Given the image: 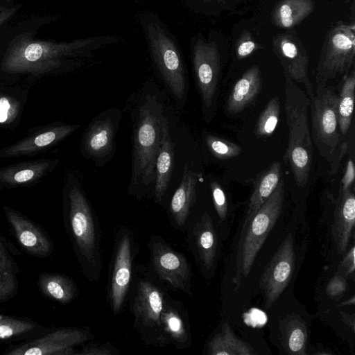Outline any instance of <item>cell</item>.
<instances>
[{"mask_svg":"<svg viewBox=\"0 0 355 355\" xmlns=\"http://www.w3.org/2000/svg\"><path fill=\"white\" fill-rule=\"evenodd\" d=\"M282 174L279 162H273L257 179L250 197L243 223L248 221L277 187Z\"/></svg>","mask_w":355,"mask_h":355,"instance_id":"cell-29","label":"cell"},{"mask_svg":"<svg viewBox=\"0 0 355 355\" xmlns=\"http://www.w3.org/2000/svg\"><path fill=\"white\" fill-rule=\"evenodd\" d=\"M205 143L211 153L220 159H227L236 157L242 152L239 146L214 135H207Z\"/></svg>","mask_w":355,"mask_h":355,"instance_id":"cell-36","label":"cell"},{"mask_svg":"<svg viewBox=\"0 0 355 355\" xmlns=\"http://www.w3.org/2000/svg\"><path fill=\"white\" fill-rule=\"evenodd\" d=\"M260 49V46L252 36V34L244 31L239 37L236 43V55L239 60L244 59Z\"/></svg>","mask_w":355,"mask_h":355,"instance_id":"cell-37","label":"cell"},{"mask_svg":"<svg viewBox=\"0 0 355 355\" xmlns=\"http://www.w3.org/2000/svg\"><path fill=\"white\" fill-rule=\"evenodd\" d=\"M120 352L110 342L102 343H89L85 345L80 351H77V355H119Z\"/></svg>","mask_w":355,"mask_h":355,"instance_id":"cell-38","label":"cell"},{"mask_svg":"<svg viewBox=\"0 0 355 355\" xmlns=\"http://www.w3.org/2000/svg\"><path fill=\"white\" fill-rule=\"evenodd\" d=\"M262 78L259 68L252 66L236 82L229 95L226 110L231 114L242 112L261 90Z\"/></svg>","mask_w":355,"mask_h":355,"instance_id":"cell-26","label":"cell"},{"mask_svg":"<svg viewBox=\"0 0 355 355\" xmlns=\"http://www.w3.org/2000/svg\"><path fill=\"white\" fill-rule=\"evenodd\" d=\"M284 73V110L288 128V142L284 159L290 166L295 183L308 182L313 155L309 125L310 98L302 89Z\"/></svg>","mask_w":355,"mask_h":355,"instance_id":"cell-5","label":"cell"},{"mask_svg":"<svg viewBox=\"0 0 355 355\" xmlns=\"http://www.w3.org/2000/svg\"><path fill=\"white\" fill-rule=\"evenodd\" d=\"M197 182V174L186 163L180 184L173 193L168 207V218L175 230H184L187 227L191 209L196 202Z\"/></svg>","mask_w":355,"mask_h":355,"instance_id":"cell-21","label":"cell"},{"mask_svg":"<svg viewBox=\"0 0 355 355\" xmlns=\"http://www.w3.org/2000/svg\"><path fill=\"white\" fill-rule=\"evenodd\" d=\"M187 242L189 250L207 284L214 277L221 251L222 238L215 222L204 211L191 224L187 225Z\"/></svg>","mask_w":355,"mask_h":355,"instance_id":"cell-13","label":"cell"},{"mask_svg":"<svg viewBox=\"0 0 355 355\" xmlns=\"http://www.w3.org/2000/svg\"><path fill=\"white\" fill-rule=\"evenodd\" d=\"M18 266L5 239L0 237V304L17 292L19 288Z\"/></svg>","mask_w":355,"mask_h":355,"instance_id":"cell-31","label":"cell"},{"mask_svg":"<svg viewBox=\"0 0 355 355\" xmlns=\"http://www.w3.org/2000/svg\"><path fill=\"white\" fill-rule=\"evenodd\" d=\"M273 51L279 59L284 73L293 80L302 84L309 98L314 89L309 78V55L294 28L275 35L272 39Z\"/></svg>","mask_w":355,"mask_h":355,"instance_id":"cell-16","label":"cell"},{"mask_svg":"<svg viewBox=\"0 0 355 355\" xmlns=\"http://www.w3.org/2000/svg\"><path fill=\"white\" fill-rule=\"evenodd\" d=\"M191 55L196 83L201 97L205 120L212 114L220 67L218 44L198 33L190 40Z\"/></svg>","mask_w":355,"mask_h":355,"instance_id":"cell-11","label":"cell"},{"mask_svg":"<svg viewBox=\"0 0 355 355\" xmlns=\"http://www.w3.org/2000/svg\"><path fill=\"white\" fill-rule=\"evenodd\" d=\"M78 127L79 125L62 124L40 130L0 150V157L33 154L63 140Z\"/></svg>","mask_w":355,"mask_h":355,"instance_id":"cell-22","label":"cell"},{"mask_svg":"<svg viewBox=\"0 0 355 355\" xmlns=\"http://www.w3.org/2000/svg\"><path fill=\"white\" fill-rule=\"evenodd\" d=\"M120 116L117 109L107 110L94 119L85 131L82 152L96 164L104 163L113 154Z\"/></svg>","mask_w":355,"mask_h":355,"instance_id":"cell-17","label":"cell"},{"mask_svg":"<svg viewBox=\"0 0 355 355\" xmlns=\"http://www.w3.org/2000/svg\"><path fill=\"white\" fill-rule=\"evenodd\" d=\"M152 62L173 95L184 100L187 78L180 46L172 32L155 13L142 12L139 15Z\"/></svg>","mask_w":355,"mask_h":355,"instance_id":"cell-6","label":"cell"},{"mask_svg":"<svg viewBox=\"0 0 355 355\" xmlns=\"http://www.w3.org/2000/svg\"><path fill=\"white\" fill-rule=\"evenodd\" d=\"M354 169V155L353 152H352L351 155L348 157L345 173L341 180L340 192H345L354 187L353 184L355 177Z\"/></svg>","mask_w":355,"mask_h":355,"instance_id":"cell-41","label":"cell"},{"mask_svg":"<svg viewBox=\"0 0 355 355\" xmlns=\"http://www.w3.org/2000/svg\"><path fill=\"white\" fill-rule=\"evenodd\" d=\"M214 207L217 216L216 223L222 240H225L230 232L232 220L230 219L229 202L227 196L219 183L210 184Z\"/></svg>","mask_w":355,"mask_h":355,"instance_id":"cell-34","label":"cell"},{"mask_svg":"<svg viewBox=\"0 0 355 355\" xmlns=\"http://www.w3.org/2000/svg\"><path fill=\"white\" fill-rule=\"evenodd\" d=\"M314 7V0H279L272 9V23L286 30L294 28L313 12Z\"/></svg>","mask_w":355,"mask_h":355,"instance_id":"cell-30","label":"cell"},{"mask_svg":"<svg viewBox=\"0 0 355 355\" xmlns=\"http://www.w3.org/2000/svg\"><path fill=\"white\" fill-rule=\"evenodd\" d=\"M132 135V173L129 193L139 199L151 189L160 144L164 107L155 94H147L139 103Z\"/></svg>","mask_w":355,"mask_h":355,"instance_id":"cell-2","label":"cell"},{"mask_svg":"<svg viewBox=\"0 0 355 355\" xmlns=\"http://www.w3.org/2000/svg\"><path fill=\"white\" fill-rule=\"evenodd\" d=\"M284 199V181L277 187L256 214L241 225L233 261L232 282L237 290L248 277L255 258L281 214Z\"/></svg>","mask_w":355,"mask_h":355,"instance_id":"cell-7","label":"cell"},{"mask_svg":"<svg viewBox=\"0 0 355 355\" xmlns=\"http://www.w3.org/2000/svg\"><path fill=\"white\" fill-rule=\"evenodd\" d=\"M6 12H3L2 15L0 16V24L2 22L4 19H6V17L8 16L7 14L5 15Z\"/></svg>","mask_w":355,"mask_h":355,"instance_id":"cell-44","label":"cell"},{"mask_svg":"<svg viewBox=\"0 0 355 355\" xmlns=\"http://www.w3.org/2000/svg\"><path fill=\"white\" fill-rule=\"evenodd\" d=\"M150 252L147 265L168 288L194 297L191 263L185 255L174 249L162 236L153 234L148 242Z\"/></svg>","mask_w":355,"mask_h":355,"instance_id":"cell-10","label":"cell"},{"mask_svg":"<svg viewBox=\"0 0 355 355\" xmlns=\"http://www.w3.org/2000/svg\"><path fill=\"white\" fill-rule=\"evenodd\" d=\"M120 39L101 35L77 39L69 42L20 41L9 51L2 69L10 73H42L61 66L69 58L90 57L101 49L114 45Z\"/></svg>","mask_w":355,"mask_h":355,"instance_id":"cell-1","label":"cell"},{"mask_svg":"<svg viewBox=\"0 0 355 355\" xmlns=\"http://www.w3.org/2000/svg\"><path fill=\"white\" fill-rule=\"evenodd\" d=\"M94 332L89 328L67 327L55 328L39 337L10 347L6 355H77L75 347L93 340Z\"/></svg>","mask_w":355,"mask_h":355,"instance_id":"cell-14","label":"cell"},{"mask_svg":"<svg viewBox=\"0 0 355 355\" xmlns=\"http://www.w3.org/2000/svg\"><path fill=\"white\" fill-rule=\"evenodd\" d=\"M43 329L31 319L0 314V340L28 338Z\"/></svg>","mask_w":355,"mask_h":355,"instance_id":"cell-33","label":"cell"},{"mask_svg":"<svg viewBox=\"0 0 355 355\" xmlns=\"http://www.w3.org/2000/svg\"><path fill=\"white\" fill-rule=\"evenodd\" d=\"M168 290L166 285L148 266H135L127 304L133 317L132 327L147 347L169 345L161 325V315Z\"/></svg>","mask_w":355,"mask_h":355,"instance_id":"cell-4","label":"cell"},{"mask_svg":"<svg viewBox=\"0 0 355 355\" xmlns=\"http://www.w3.org/2000/svg\"><path fill=\"white\" fill-rule=\"evenodd\" d=\"M37 286L44 296L61 304L71 303L80 293L76 282L71 277L60 273H40Z\"/></svg>","mask_w":355,"mask_h":355,"instance_id":"cell-28","label":"cell"},{"mask_svg":"<svg viewBox=\"0 0 355 355\" xmlns=\"http://www.w3.org/2000/svg\"><path fill=\"white\" fill-rule=\"evenodd\" d=\"M295 261L294 239L289 233L279 245L260 279L259 289L266 310L274 305L288 285L295 270Z\"/></svg>","mask_w":355,"mask_h":355,"instance_id":"cell-15","label":"cell"},{"mask_svg":"<svg viewBox=\"0 0 355 355\" xmlns=\"http://www.w3.org/2000/svg\"><path fill=\"white\" fill-rule=\"evenodd\" d=\"M203 354L206 355H253L252 346L239 338L230 326L221 323L207 338L204 344Z\"/></svg>","mask_w":355,"mask_h":355,"instance_id":"cell-25","label":"cell"},{"mask_svg":"<svg viewBox=\"0 0 355 355\" xmlns=\"http://www.w3.org/2000/svg\"><path fill=\"white\" fill-rule=\"evenodd\" d=\"M64 219L83 275L89 282H98L103 268L101 227L89 201L78 186L68 191Z\"/></svg>","mask_w":355,"mask_h":355,"instance_id":"cell-3","label":"cell"},{"mask_svg":"<svg viewBox=\"0 0 355 355\" xmlns=\"http://www.w3.org/2000/svg\"><path fill=\"white\" fill-rule=\"evenodd\" d=\"M312 138L320 155L331 165L334 173L345 152L338 117V95L325 82L318 83L310 98Z\"/></svg>","mask_w":355,"mask_h":355,"instance_id":"cell-8","label":"cell"},{"mask_svg":"<svg viewBox=\"0 0 355 355\" xmlns=\"http://www.w3.org/2000/svg\"><path fill=\"white\" fill-rule=\"evenodd\" d=\"M57 162L58 160H37L1 168L0 184L10 187L27 184L42 178Z\"/></svg>","mask_w":355,"mask_h":355,"instance_id":"cell-27","label":"cell"},{"mask_svg":"<svg viewBox=\"0 0 355 355\" xmlns=\"http://www.w3.org/2000/svg\"><path fill=\"white\" fill-rule=\"evenodd\" d=\"M354 245L345 254L340 267V274L347 277H352L354 275Z\"/></svg>","mask_w":355,"mask_h":355,"instance_id":"cell-42","label":"cell"},{"mask_svg":"<svg viewBox=\"0 0 355 355\" xmlns=\"http://www.w3.org/2000/svg\"><path fill=\"white\" fill-rule=\"evenodd\" d=\"M355 92V71L353 68L345 76L338 96V117L340 132L345 135L352 123Z\"/></svg>","mask_w":355,"mask_h":355,"instance_id":"cell-32","label":"cell"},{"mask_svg":"<svg viewBox=\"0 0 355 355\" xmlns=\"http://www.w3.org/2000/svg\"><path fill=\"white\" fill-rule=\"evenodd\" d=\"M354 187L340 192L336 203L331 225V235L336 250L345 254L353 234L355 224V196Z\"/></svg>","mask_w":355,"mask_h":355,"instance_id":"cell-23","label":"cell"},{"mask_svg":"<svg viewBox=\"0 0 355 355\" xmlns=\"http://www.w3.org/2000/svg\"><path fill=\"white\" fill-rule=\"evenodd\" d=\"M308 323L299 312L291 311L279 317L270 327V339L280 352L288 355H306Z\"/></svg>","mask_w":355,"mask_h":355,"instance_id":"cell-18","label":"cell"},{"mask_svg":"<svg viewBox=\"0 0 355 355\" xmlns=\"http://www.w3.org/2000/svg\"><path fill=\"white\" fill-rule=\"evenodd\" d=\"M139 250L134 230L126 225L118 227L114 237L106 295L107 306L114 315L121 313L127 305Z\"/></svg>","mask_w":355,"mask_h":355,"instance_id":"cell-9","label":"cell"},{"mask_svg":"<svg viewBox=\"0 0 355 355\" xmlns=\"http://www.w3.org/2000/svg\"><path fill=\"white\" fill-rule=\"evenodd\" d=\"M354 25L336 22L323 42L317 67L318 83L347 73L354 64Z\"/></svg>","mask_w":355,"mask_h":355,"instance_id":"cell-12","label":"cell"},{"mask_svg":"<svg viewBox=\"0 0 355 355\" xmlns=\"http://www.w3.org/2000/svg\"><path fill=\"white\" fill-rule=\"evenodd\" d=\"M162 330L168 341L177 349H189L193 344L188 311L184 304L172 297H166L161 315Z\"/></svg>","mask_w":355,"mask_h":355,"instance_id":"cell-20","label":"cell"},{"mask_svg":"<svg viewBox=\"0 0 355 355\" xmlns=\"http://www.w3.org/2000/svg\"><path fill=\"white\" fill-rule=\"evenodd\" d=\"M280 103L277 97L271 98L257 121L256 134L259 137L271 135L275 130L279 118Z\"/></svg>","mask_w":355,"mask_h":355,"instance_id":"cell-35","label":"cell"},{"mask_svg":"<svg viewBox=\"0 0 355 355\" xmlns=\"http://www.w3.org/2000/svg\"><path fill=\"white\" fill-rule=\"evenodd\" d=\"M175 160L174 146L167 119L161 121L160 144L155 164L154 200L161 203L170 185Z\"/></svg>","mask_w":355,"mask_h":355,"instance_id":"cell-24","label":"cell"},{"mask_svg":"<svg viewBox=\"0 0 355 355\" xmlns=\"http://www.w3.org/2000/svg\"><path fill=\"white\" fill-rule=\"evenodd\" d=\"M347 277L341 274L336 275L327 286V295L332 298L342 295L346 289Z\"/></svg>","mask_w":355,"mask_h":355,"instance_id":"cell-40","label":"cell"},{"mask_svg":"<svg viewBox=\"0 0 355 355\" xmlns=\"http://www.w3.org/2000/svg\"><path fill=\"white\" fill-rule=\"evenodd\" d=\"M19 105L12 98L7 96L0 97V123H8L17 116Z\"/></svg>","mask_w":355,"mask_h":355,"instance_id":"cell-39","label":"cell"},{"mask_svg":"<svg viewBox=\"0 0 355 355\" xmlns=\"http://www.w3.org/2000/svg\"><path fill=\"white\" fill-rule=\"evenodd\" d=\"M3 209L17 241L25 252L37 258L52 254L53 242L42 227L10 207Z\"/></svg>","mask_w":355,"mask_h":355,"instance_id":"cell-19","label":"cell"},{"mask_svg":"<svg viewBox=\"0 0 355 355\" xmlns=\"http://www.w3.org/2000/svg\"><path fill=\"white\" fill-rule=\"evenodd\" d=\"M186 6L196 11H202L212 3H220L225 0H182Z\"/></svg>","mask_w":355,"mask_h":355,"instance_id":"cell-43","label":"cell"}]
</instances>
